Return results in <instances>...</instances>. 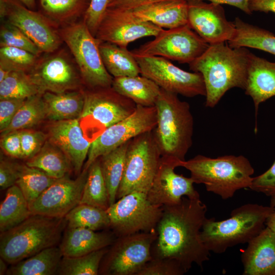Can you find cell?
Returning <instances> with one entry per match:
<instances>
[{"mask_svg":"<svg viewBox=\"0 0 275 275\" xmlns=\"http://www.w3.org/2000/svg\"><path fill=\"white\" fill-rule=\"evenodd\" d=\"M207 209L200 198L186 197L178 204L163 206L151 249L152 258L175 260L186 272L193 264L202 268L210 257L201 237Z\"/></svg>","mask_w":275,"mask_h":275,"instance_id":"1","label":"cell"},{"mask_svg":"<svg viewBox=\"0 0 275 275\" xmlns=\"http://www.w3.org/2000/svg\"><path fill=\"white\" fill-rule=\"evenodd\" d=\"M251 53L246 47L232 48L219 43L210 45L189 64L190 70L202 75L206 107L215 106L231 89L245 90Z\"/></svg>","mask_w":275,"mask_h":275,"instance_id":"2","label":"cell"},{"mask_svg":"<svg viewBox=\"0 0 275 275\" xmlns=\"http://www.w3.org/2000/svg\"><path fill=\"white\" fill-rule=\"evenodd\" d=\"M179 167L188 170L196 184H203L206 189L223 200L233 197L241 189L250 188L254 169L243 155H224L211 158L197 155L181 161Z\"/></svg>","mask_w":275,"mask_h":275,"instance_id":"3","label":"cell"},{"mask_svg":"<svg viewBox=\"0 0 275 275\" xmlns=\"http://www.w3.org/2000/svg\"><path fill=\"white\" fill-rule=\"evenodd\" d=\"M155 106L157 123L152 132L161 156L185 160L194 132L189 104L177 94L161 89Z\"/></svg>","mask_w":275,"mask_h":275,"instance_id":"4","label":"cell"},{"mask_svg":"<svg viewBox=\"0 0 275 275\" xmlns=\"http://www.w3.org/2000/svg\"><path fill=\"white\" fill-rule=\"evenodd\" d=\"M274 208L256 203H248L233 209L230 216L222 221L205 219L201 232L207 249L215 254L248 243L265 228L266 221Z\"/></svg>","mask_w":275,"mask_h":275,"instance_id":"5","label":"cell"},{"mask_svg":"<svg viewBox=\"0 0 275 275\" xmlns=\"http://www.w3.org/2000/svg\"><path fill=\"white\" fill-rule=\"evenodd\" d=\"M65 218L32 214L0 236V256L11 265L59 243L67 227Z\"/></svg>","mask_w":275,"mask_h":275,"instance_id":"6","label":"cell"},{"mask_svg":"<svg viewBox=\"0 0 275 275\" xmlns=\"http://www.w3.org/2000/svg\"><path fill=\"white\" fill-rule=\"evenodd\" d=\"M85 93L82 111L78 118L85 138L93 142L108 127L127 118L136 104L112 87L92 89Z\"/></svg>","mask_w":275,"mask_h":275,"instance_id":"7","label":"cell"},{"mask_svg":"<svg viewBox=\"0 0 275 275\" xmlns=\"http://www.w3.org/2000/svg\"><path fill=\"white\" fill-rule=\"evenodd\" d=\"M161 157L152 131L131 139L127 150L124 171L116 201L133 191L147 194Z\"/></svg>","mask_w":275,"mask_h":275,"instance_id":"8","label":"cell"},{"mask_svg":"<svg viewBox=\"0 0 275 275\" xmlns=\"http://www.w3.org/2000/svg\"><path fill=\"white\" fill-rule=\"evenodd\" d=\"M61 36L72 53L87 86L91 89L112 86L114 77L103 63L99 48L100 41L84 21L64 28Z\"/></svg>","mask_w":275,"mask_h":275,"instance_id":"9","label":"cell"},{"mask_svg":"<svg viewBox=\"0 0 275 275\" xmlns=\"http://www.w3.org/2000/svg\"><path fill=\"white\" fill-rule=\"evenodd\" d=\"M156 229L117 237L103 257L99 273L108 275H137L152 259L151 249Z\"/></svg>","mask_w":275,"mask_h":275,"instance_id":"10","label":"cell"},{"mask_svg":"<svg viewBox=\"0 0 275 275\" xmlns=\"http://www.w3.org/2000/svg\"><path fill=\"white\" fill-rule=\"evenodd\" d=\"M106 211L109 228L120 237L156 229L163 206L152 204L147 193L133 191L117 200Z\"/></svg>","mask_w":275,"mask_h":275,"instance_id":"11","label":"cell"},{"mask_svg":"<svg viewBox=\"0 0 275 275\" xmlns=\"http://www.w3.org/2000/svg\"><path fill=\"white\" fill-rule=\"evenodd\" d=\"M209 45L187 24L174 29H163L153 40L131 52L134 54L159 56L189 64L201 56Z\"/></svg>","mask_w":275,"mask_h":275,"instance_id":"12","label":"cell"},{"mask_svg":"<svg viewBox=\"0 0 275 275\" xmlns=\"http://www.w3.org/2000/svg\"><path fill=\"white\" fill-rule=\"evenodd\" d=\"M133 54L141 74L153 80L161 89L186 97L205 96V86L200 73L185 71L163 57Z\"/></svg>","mask_w":275,"mask_h":275,"instance_id":"13","label":"cell"},{"mask_svg":"<svg viewBox=\"0 0 275 275\" xmlns=\"http://www.w3.org/2000/svg\"><path fill=\"white\" fill-rule=\"evenodd\" d=\"M157 123L155 106L136 105L134 112L127 118L106 129L91 143L84 170L98 158L113 150L134 137L152 131Z\"/></svg>","mask_w":275,"mask_h":275,"instance_id":"14","label":"cell"},{"mask_svg":"<svg viewBox=\"0 0 275 275\" xmlns=\"http://www.w3.org/2000/svg\"><path fill=\"white\" fill-rule=\"evenodd\" d=\"M163 29L144 21L130 10L108 8L98 25L95 37L127 47L130 43L146 37H155Z\"/></svg>","mask_w":275,"mask_h":275,"instance_id":"15","label":"cell"},{"mask_svg":"<svg viewBox=\"0 0 275 275\" xmlns=\"http://www.w3.org/2000/svg\"><path fill=\"white\" fill-rule=\"evenodd\" d=\"M0 16L23 32L41 52H51L59 47L60 37L46 17L18 0H0Z\"/></svg>","mask_w":275,"mask_h":275,"instance_id":"16","label":"cell"},{"mask_svg":"<svg viewBox=\"0 0 275 275\" xmlns=\"http://www.w3.org/2000/svg\"><path fill=\"white\" fill-rule=\"evenodd\" d=\"M88 172L83 169L74 180L67 175L57 179L29 206L31 214L64 218L80 204Z\"/></svg>","mask_w":275,"mask_h":275,"instance_id":"17","label":"cell"},{"mask_svg":"<svg viewBox=\"0 0 275 275\" xmlns=\"http://www.w3.org/2000/svg\"><path fill=\"white\" fill-rule=\"evenodd\" d=\"M181 161L161 157L156 173L147 194L152 204L170 206L179 203L185 196L189 199L200 198L191 178L175 173V169L179 167Z\"/></svg>","mask_w":275,"mask_h":275,"instance_id":"18","label":"cell"},{"mask_svg":"<svg viewBox=\"0 0 275 275\" xmlns=\"http://www.w3.org/2000/svg\"><path fill=\"white\" fill-rule=\"evenodd\" d=\"M188 24L209 44L228 42L236 28L228 21L222 5L202 0H187Z\"/></svg>","mask_w":275,"mask_h":275,"instance_id":"19","label":"cell"},{"mask_svg":"<svg viewBox=\"0 0 275 275\" xmlns=\"http://www.w3.org/2000/svg\"><path fill=\"white\" fill-rule=\"evenodd\" d=\"M48 138L66 155L75 173L80 174L91 142L85 138L78 119L55 121L49 128Z\"/></svg>","mask_w":275,"mask_h":275,"instance_id":"20","label":"cell"},{"mask_svg":"<svg viewBox=\"0 0 275 275\" xmlns=\"http://www.w3.org/2000/svg\"><path fill=\"white\" fill-rule=\"evenodd\" d=\"M39 94L46 92L61 93L75 88L78 80L70 62L61 56L43 61L30 74Z\"/></svg>","mask_w":275,"mask_h":275,"instance_id":"21","label":"cell"},{"mask_svg":"<svg viewBox=\"0 0 275 275\" xmlns=\"http://www.w3.org/2000/svg\"><path fill=\"white\" fill-rule=\"evenodd\" d=\"M243 275H275V233L266 227L241 255Z\"/></svg>","mask_w":275,"mask_h":275,"instance_id":"22","label":"cell"},{"mask_svg":"<svg viewBox=\"0 0 275 275\" xmlns=\"http://www.w3.org/2000/svg\"><path fill=\"white\" fill-rule=\"evenodd\" d=\"M244 91L253 99L257 121L259 105L275 96V62L251 52Z\"/></svg>","mask_w":275,"mask_h":275,"instance_id":"23","label":"cell"},{"mask_svg":"<svg viewBox=\"0 0 275 275\" xmlns=\"http://www.w3.org/2000/svg\"><path fill=\"white\" fill-rule=\"evenodd\" d=\"M140 19L163 29L188 24L187 0H167L128 10Z\"/></svg>","mask_w":275,"mask_h":275,"instance_id":"24","label":"cell"},{"mask_svg":"<svg viewBox=\"0 0 275 275\" xmlns=\"http://www.w3.org/2000/svg\"><path fill=\"white\" fill-rule=\"evenodd\" d=\"M117 237L113 232L66 227L59 248L64 257L80 256L108 248Z\"/></svg>","mask_w":275,"mask_h":275,"instance_id":"25","label":"cell"},{"mask_svg":"<svg viewBox=\"0 0 275 275\" xmlns=\"http://www.w3.org/2000/svg\"><path fill=\"white\" fill-rule=\"evenodd\" d=\"M112 88L136 105L154 106L161 88L153 80L143 76L114 77Z\"/></svg>","mask_w":275,"mask_h":275,"instance_id":"26","label":"cell"},{"mask_svg":"<svg viewBox=\"0 0 275 275\" xmlns=\"http://www.w3.org/2000/svg\"><path fill=\"white\" fill-rule=\"evenodd\" d=\"M46 118L53 121L77 119L84 105L85 93L65 92L54 93L46 92L42 95Z\"/></svg>","mask_w":275,"mask_h":275,"instance_id":"27","label":"cell"},{"mask_svg":"<svg viewBox=\"0 0 275 275\" xmlns=\"http://www.w3.org/2000/svg\"><path fill=\"white\" fill-rule=\"evenodd\" d=\"M63 257L59 246L46 248L39 253L12 264L7 271L8 275L56 274Z\"/></svg>","mask_w":275,"mask_h":275,"instance_id":"28","label":"cell"},{"mask_svg":"<svg viewBox=\"0 0 275 275\" xmlns=\"http://www.w3.org/2000/svg\"><path fill=\"white\" fill-rule=\"evenodd\" d=\"M99 48L104 65L113 77L141 74L134 55L127 47L100 41Z\"/></svg>","mask_w":275,"mask_h":275,"instance_id":"29","label":"cell"},{"mask_svg":"<svg viewBox=\"0 0 275 275\" xmlns=\"http://www.w3.org/2000/svg\"><path fill=\"white\" fill-rule=\"evenodd\" d=\"M236 31L229 40L232 48L250 47L260 49L275 55V35L266 30L243 21L236 17L233 21Z\"/></svg>","mask_w":275,"mask_h":275,"instance_id":"30","label":"cell"},{"mask_svg":"<svg viewBox=\"0 0 275 275\" xmlns=\"http://www.w3.org/2000/svg\"><path fill=\"white\" fill-rule=\"evenodd\" d=\"M32 215L29 204L19 187H9L0 205V232L7 231L18 225Z\"/></svg>","mask_w":275,"mask_h":275,"instance_id":"31","label":"cell"},{"mask_svg":"<svg viewBox=\"0 0 275 275\" xmlns=\"http://www.w3.org/2000/svg\"><path fill=\"white\" fill-rule=\"evenodd\" d=\"M130 141L99 157L102 175L107 189L109 206L116 201Z\"/></svg>","mask_w":275,"mask_h":275,"instance_id":"32","label":"cell"},{"mask_svg":"<svg viewBox=\"0 0 275 275\" xmlns=\"http://www.w3.org/2000/svg\"><path fill=\"white\" fill-rule=\"evenodd\" d=\"M25 164L37 168L54 179L67 175L71 163L66 155L49 141H46L41 150L29 158Z\"/></svg>","mask_w":275,"mask_h":275,"instance_id":"33","label":"cell"},{"mask_svg":"<svg viewBox=\"0 0 275 275\" xmlns=\"http://www.w3.org/2000/svg\"><path fill=\"white\" fill-rule=\"evenodd\" d=\"M80 204L90 205L104 210L109 207L107 189L102 175L99 158L88 169Z\"/></svg>","mask_w":275,"mask_h":275,"instance_id":"34","label":"cell"},{"mask_svg":"<svg viewBox=\"0 0 275 275\" xmlns=\"http://www.w3.org/2000/svg\"><path fill=\"white\" fill-rule=\"evenodd\" d=\"M57 179L37 168L19 164V176L16 184L30 206Z\"/></svg>","mask_w":275,"mask_h":275,"instance_id":"35","label":"cell"},{"mask_svg":"<svg viewBox=\"0 0 275 275\" xmlns=\"http://www.w3.org/2000/svg\"><path fill=\"white\" fill-rule=\"evenodd\" d=\"M67 227H82L94 231L110 227V221L106 210L86 204H79L65 217Z\"/></svg>","mask_w":275,"mask_h":275,"instance_id":"36","label":"cell"},{"mask_svg":"<svg viewBox=\"0 0 275 275\" xmlns=\"http://www.w3.org/2000/svg\"><path fill=\"white\" fill-rule=\"evenodd\" d=\"M42 95L36 94L25 100L9 126L1 132V136L13 131L31 127L46 118Z\"/></svg>","mask_w":275,"mask_h":275,"instance_id":"37","label":"cell"},{"mask_svg":"<svg viewBox=\"0 0 275 275\" xmlns=\"http://www.w3.org/2000/svg\"><path fill=\"white\" fill-rule=\"evenodd\" d=\"M108 248L77 257L63 256L57 274L60 275H97Z\"/></svg>","mask_w":275,"mask_h":275,"instance_id":"38","label":"cell"},{"mask_svg":"<svg viewBox=\"0 0 275 275\" xmlns=\"http://www.w3.org/2000/svg\"><path fill=\"white\" fill-rule=\"evenodd\" d=\"M38 94V87L30 74H26L25 71H12L5 79L0 82V99H26Z\"/></svg>","mask_w":275,"mask_h":275,"instance_id":"39","label":"cell"},{"mask_svg":"<svg viewBox=\"0 0 275 275\" xmlns=\"http://www.w3.org/2000/svg\"><path fill=\"white\" fill-rule=\"evenodd\" d=\"M90 0H39L42 12L50 19L62 21L71 19L87 10Z\"/></svg>","mask_w":275,"mask_h":275,"instance_id":"40","label":"cell"},{"mask_svg":"<svg viewBox=\"0 0 275 275\" xmlns=\"http://www.w3.org/2000/svg\"><path fill=\"white\" fill-rule=\"evenodd\" d=\"M36 56L20 48L10 46L1 47L0 67L11 71H26L35 66Z\"/></svg>","mask_w":275,"mask_h":275,"instance_id":"41","label":"cell"},{"mask_svg":"<svg viewBox=\"0 0 275 275\" xmlns=\"http://www.w3.org/2000/svg\"><path fill=\"white\" fill-rule=\"evenodd\" d=\"M0 39L1 47H14L25 50L36 56L41 52L23 32L7 21L1 26Z\"/></svg>","mask_w":275,"mask_h":275,"instance_id":"42","label":"cell"},{"mask_svg":"<svg viewBox=\"0 0 275 275\" xmlns=\"http://www.w3.org/2000/svg\"><path fill=\"white\" fill-rule=\"evenodd\" d=\"M186 273L176 260L168 258H152L137 275H182Z\"/></svg>","mask_w":275,"mask_h":275,"instance_id":"43","label":"cell"},{"mask_svg":"<svg viewBox=\"0 0 275 275\" xmlns=\"http://www.w3.org/2000/svg\"><path fill=\"white\" fill-rule=\"evenodd\" d=\"M20 131L22 158H30L36 154L46 142V135L41 131Z\"/></svg>","mask_w":275,"mask_h":275,"instance_id":"44","label":"cell"},{"mask_svg":"<svg viewBox=\"0 0 275 275\" xmlns=\"http://www.w3.org/2000/svg\"><path fill=\"white\" fill-rule=\"evenodd\" d=\"M113 1L90 0L84 15V21L95 37L102 18Z\"/></svg>","mask_w":275,"mask_h":275,"instance_id":"45","label":"cell"},{"mask_svg":"<svg viewBox=\"0 0 275 275\" xmlns=\"http://www.w3.org/2000/svg\"><path fill=\"white\" fill-rule=\"evenodd\" d=\"M249 188L269 197L275 195V160L267 170L253 178Z\"/></svg>","mask_w":275,"mask_h":275,"instance_id":"46","label":"cell"},{"mask_svg":"<svg viewBox=\"0 0 275 275\" xmlns=\"http://www.w3.org/2000/svg\"><path fill=\"white\" fill-rule=\"evenodd\" d=\"M26 99H0V131L5 129Z\"/></svg>","mask_w":275,"mask_h":275,"instance_id":"47","label":"cell"},{"mask_svg":"<svg viewBox=\"0 0 275 275\" xmlns=\"http://www.w3.org/2000/svg\"><path fill=\"white\" fill-rule=\"evenodd\" d=\"M19 176V164L1 158L0 162L1 190L16 184Z\"/></svg>","mask_w":275,"mask_h":275,"instance_id":"48","label":"cell"},{"mask_svg":"<svg viewBox=\"0 0 275 275\" xmlns=\"http://www.w3.org/2000/svg\"><path fill=\"white\" fill-rule=\"evenodd\" d=\"M1 147L10 156L22 158L20 131L16 130L2 136Z\"/></svg>","mask_w":275,"mask_h":275,"instance_id":"49","label":"cell"},{"mask_svg":"<svg viewBox=\"0 0 275 275\" xmlns=\"http://www.w3.org/2000/svg\"><path fill=\"white\" fill-rule=\"evenodd\" d=\"M163 1L167 0H113L108 8L131 10L145 5Z\"/></svg>","mask_w":275,"mask_h":275,"instance_id":"50","label":"cell"},{"mask_svg":"<svg viewBox=\"0 0 275 275\" xmlns=\"http://www.w3.org/2000/svg\"><path fill=\"white\" fill-rule=\"evenodd\" d=\"M249 7L252 13L257 11L275 14V0H251Z\"/></svg>","mask_w":275,"mask_h":275,"instance_id":"51","label":"cell"},{"mask_svg":"<svg viewBox=\"0 0 275 275\" xmlns=\"http://www.w3.org/2000/svg\"><path fill=\"white\" fill-rule=\"evenodd\" d=\"M220 5L227 4L240 9L248 15L252 14L249 4L251 0H202Z\"/></svg>","mask_w":275,"mask_h":275,"instance_id":"52","label":"cell"},{"mask_svg":"<svg viewBox=\"0 0 275 275\" xmlns=\"http://www.w3.org/2000/svg\"><path fill=\"white\" fill-rule=\"evenodd\" d=\"M270 206L274 210L268 217L265 225L275 233V195L270 196Z\"/></svg>","mask_w":275,"mask_h":275,"instance_id":"53","label":"cell"},{"mask_svg":"<svg viewBox=\"0 0 275 275\" xmlns=\"http://www.w3.org/2000/svg\"><path fill=\"white\" fill-rule=\"evenodd\" d=\"M28 8L33 10L36 6V0H18Z\"/></svg>","mask_w":275,"mask_h":275,"instance_id":"54","label":"cell"},{"mask_svg":"<svg viewBox=\"0 0 275 275\" xmlns=\"http://www.w3.org/2000/svg\"><path fill=\"white\" fill-rule=\"evenodd\" d=\"M12 71L0 67V82L5 79Z\"/></svg>","mask_w":275,"mask_h":275,"instance_id":"55","label":"cell"},{"mask_svg":"<svg viewBox=\"0 0 275 275\" xmlns=\"http://www.w3.org/2000/svg\"><path fill=\"white\" fill-rule=\"evenodd\" d=\"M6 262L2 258L0 259V274L3 275L6 274L8 270L6 266Z\"/></svg>","mask_w":275,"mask_h":275,"instance_id":"56","label":"cell"}]
</instances>
